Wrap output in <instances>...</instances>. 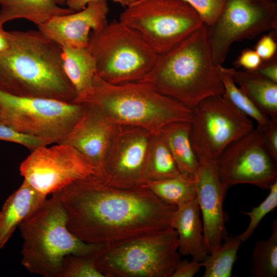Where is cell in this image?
I'll return each instance as SVG.
<instances>
[{
  "mask_svg": "<svg viewBox=\"0 0 277 277\" xmlns=\"http://www.w3.org/2000/svg\"><path fill=\"white\" fill-rule=\"evenodd\" d=\"M199 14L207 26L213 24L222 12L225 0H183Z\"/></svg>",
  "mask_w": 277,
  "mask_h": 277,
  "instance_id": "32",
  "label": "cell"
},
{
  "mask_svg": "<svg viewBox=\"0 0 277 277\" xmlns=\"http://www.w3.org/2000/svg\"><path fill=\"white\" fill-rule=\"evenodd\" d=\"M53 193L64 207L69 230L87 243L104 247L172 227L177 208L146 188L111 187L98 175L78 181Z\"/></svg>",
  "mask_w": 277,
  "mask_h": 277,
  "instance_id": "1",
  "label": "cell"
},
{
  "mask_svg": "<svg viewBox=\"0 0 277 277\" xmlns=\"http://www.w3.org/2000/svg\"><path fill=\"white\" fill-rule=\"evenodd\" d=\"M236 236H227L203 262L204 277H231L233 265L242 244Z\"/></svg>",
  "mask_w": 277,
  "mask_h": 277,
  "instance_id": "27",
  "label": "cell"
},
{
  "mask_svg": "<svg viewBox=\"0 0 277 277\" xmlns=\"http://www.w3.org/2000/svg\"><path fill=\"white\" fill-rule=\"evenodd\" d=\"M83 104L85 108L82 115L61 144L74 148L101 173L118 126L109 122L94 107Z\"/></svg>",
  "mask_w": 277,
  "mask_h": 277,
  "instance_id": "17",
  "label": "cell"
},
{
  "mask_svg": "<svg viewBox=\"0 0 277 277\" xmlns=\"http://www.w3.org/2000/svg\"><path fill=\"white\" fill-rule=\"evenodd\" d=\"M181 174L160 132L153 134L146 170L147 183L175 177Z\"/></svg>",
  "mask_w": 277,
  "mask_h": 277,
  "instance_id": "26",
  "label": "cell"
},
{
  "mask_svg": "<svg viewBox=\"0 0 277 277\" xmlns=\"http://www.w3.org/2000/svg\"><path fill=\"white\" fill-rule=\"evenodd\" d=\"M74 103L92 106L116 125L140 127L152 134L170 123L191 120V109L149 83L112 84L96 74L90 89Z\"/></svg>",
  "mask_w": 277,
  "mask_h": 277,
  "instance_id": "4",
  "label": "cell"
},
{
  "mask_svg": "<svg viewBox=\"0 0 277 277\" xmlns=\"http://www.w3.org/2000/svg\"><path fill=\"white\" fill-rule=\"evenodd\" d=\"M24 181L47 196L78 181L98 175L99 169L72 147L56 144L31 151L19 166Z\"/></svg>",
  "mask_w": 277,
  "mask_h": 277,
  "instance_id": "12",
  "label": "cell"
},
{
  "mask_svg": "<svg viewBox=\"0 0 277 277\" xmlns=\"http://www.w3.org/2000/svg\"><path fill=\"white\" fill-rule=\"evenodd\" d=\"M100 0H65L67 7L74 12L83 9L90 2ZM112 1L122 5V0H112Z\"/></svg>",
  "mask_w": 277,
  "mask_h": 277,
  "instance_id": "38",
  "label": "cell"
},
{
  "mask_svg": "<svg viewBox=\"0 0 277 277\" xmlns=\"http://www.w3.org/2000/svg\"><path fill=\"white\" fill-rule=\"evenodd\" d=\"M269 193L265 199L258 206L252 209L250 211L241 212L247 215L250 221L246 229L237 237L242 242L250 238L262 220L277 206V182L269 189Z\"/></svg>",
  "mask_w": 277,
  "mask_h": 277,
  "instance_id": "30",
  "label": "cell"
},
{
  "mask_svg": "<svg viewBox=\"0 0 277 277\" xmlns=\"http://www.w3.org/2000/svg\"><path fill=\"white\" fill-rule=\"evenodd\" d=\"M203 267V262L194 260H181L177 264L171 277H193Z\"/></svg>",
  "mask_w": 277,
  "mask_h": 277,
  "instance_id": "35",
  "label": "cell"
},
{
  "mask_svg": "<svg viewBox=\"0 0 277 277\" xmlns=\"http://www.w3.org/2000/svg\"><path fill=\"white\" fill-rule=\"evenodd\" d=\"M56 3L60 6H63L65 5V0H55Z\"/></svg>",
  "mask_w": 277,
  "mask_h": 277,
  "instance_id": "41",
  "label": "cell"
},
{
  "mask_svg": "<svg viewBox=\"0 0 277 277\" xmlns=\"http://www.w3.org/2000/svg\"><path fill=\"white\" fill-rule=\"evenodd\" d=\"M191 109L190 135L197 158L216 160L230 143L254 129L252 119L222 95L209 96Z\"/></svg>",
  "mask_w": 277,
  "mask_h": 277,
  "instance_id": "11",
  "label": "cell"
},
{
  "mask_svg": "<svg viewBox=\"0 0 277 277\" xmlns=\"http://www.w3.org/2000/svg\"><path fill=\"white\" fill-rule=\"evenodd\" d=\"M152 135L140 127L118 126L102 168L103 182L122 189L144 188Z\"/></svg>",
  "mask_w": 277,
  "mask_h": 277,
  "instance_id": "14",
  "label": "cell"
},
{
  "mask_svg": "<svg viewBox=\"0 0 277 277\" xmlns=\"http://www.w3.org/2000/svg\"><path fill=\"white\" fill-rule=\"evenodd\" d=\"M137 1L138 0H122L121 5L123 7H127Z\"/></svg>",
  "mask_w": 277,
  "mask_h": 277,
  "instance_id": "40",
  "label": "cell"
},
{
  "mask_svg": "<svg viewBox=\"0 0 277 277\" xmlns=\"http://www.w3.org/2000/svg\"><path fill=\"white\" fill-rule=\"evenodd\" d=\"M229 70L235 83L252 102L270 118H277V83L255 71Z\"/></svg>",
  "mask_w": 277,
  "mask_h": 277,
  "instance_id": "21",
  "label": "cell"
},
{
  "mask_svg": "<svg viewBox=\"0 0 277 277\" xmlns=\"http://www.w3.org/2000/svg\"><path fill=\"white\" fill-rule=\"evenodd\" d=\"M88 48L97 76L112 84L141 81L158 55L138 33L116 21L91 32Z\"/></svg>",
  "mask_w": 277,
  "mask_h": 277,
  "instance_id": "7",
  "label": "cell"
},
{
  "mask_svg": "<svg viewBox=\"0 0 277 277\" xmlns=\"http://www.w3.org/2000/svg\"><path fill=\"white\" fill-rule=\"evenodd\" d=\"M207 27L213 62L223 65L235 42L277 29L276 0H225L220 15Z\"/></svg>",
  "mask_w": 277,
  "mask_h": 277,
  "instance_id": "10",
  "label": "cell"
},
{
  "mask_svg": "<svg viewBox=\"0 0 277 277\" xmlns=\"http://www.w3.org/2000/svg\"><path fill=\"white\" fill-rule=\"evenodd\" d=\"M18 227L23 240L22 265L45 277H58L66 255L94 254L104 248L87 243L69 230L66 211L54 193Z\"/></svg>",
  "mask_w": 277,
  "mask_h": 277,
  "instance_id": "5",
  "label": "cell"
},
{
  "mask_svg": "<svg viewBox=\"0 0 277 277\" xmlns=\"http://www.w3.org/2000/svg\"><path fill=\"white\" fill-rule=\"evenodd\" d=\"M164 203L179 207L196 197L194 175L181 173L165 180L148 182L144 187Z\"/></svg>",
  "mask_w": 277,
  "mask_h": 277,
  "instance_id": "24",
  "label": "cell"
},
{
  "mask_svg": "<svg viewBox=\"0 0 277 277\" xmlns=\"http://www.w3.org/2000/svg\"><path fill=\"white\" fill-rule=\"evenodd\" d=\"M74 12L55 0H0V30L9 21L25 19L42 25L54 16Z\"/></svg>",
  "mask_w": 277,
  "mask_h": 277,
  "instance_id": "20",
  "label": "cell"
},
{
  "mask_svg": "<svg viewBox=\"0 0 277 277\" xmlns=\"http://www.w3.org/2000/svg\"><path fill=\"white\" fill-rule=\"evenodd\" d=\"M9 47L0 54V89L14 95L74 103L62 48L41 31H6Z\"/></svg>",
  "mask_w": 277,
  "mask_h": 277,
  "instance_id": "2",
  "label": "cell"
},
{
  "mask_svg": "<svg viewBox=\"0 0 277 277\" xmlns=\"http://www.w3.org/2000/svg\"><path fill=\"white\" fill-rule=\"evenodd\" d=\"M251 269L253 277L277 276V220L272 223V232L265 240L258 241L252 251Z\"/></svg>",
  "mask_w": 277,
  "mask_h": 277,
  "instance_id": "28",
  "label": "cell"
},
{
  "mask_svg": "<svg viewBox=\"0 0 277 277\" xmlns=\"http://www.w3.org/2000/svg\"><path fill=\"white\" fill-rule=\"evenodd\" d=\"M177 234L173 227L104 247L95 263L104 277H171L181 260Z\"/></svg>",
  "mask_w": 277,
  "mask_h": 277,
  "instance_id": "6",
  "label": "cell"
},
{
  "mask_svg": "<svg viewBox=\"0 0 277 277\" xmlns=\"http://www.w3.org/2000/svg\"><path fill=\"white\" fill-rule=\"evenodd\" d=\"M276 161L266 145L264 133L256 128L230 143L215 160L227 190L242 184L269 189L277 182Z\"/></svg>",
  "mask_w": 277,
  "mask_h": 277,
  "instance_id": "13",
  "label": "cell"
},
{
  "mask_svg": "<svg viewBox=\"0 0 277 277\" xmlns=\"http://www.w3.org/2000/svg\"><path fill=\"white\" fill-rule=\"evenodd\" d=\"M263 133L266 145L277 161V118H271L268 128Z\"/></svg>",
  "mask_w": 277,
  "mask_h": 277,
  "instance_id": "36",
  "label": "cell"
},
{
  "mask_svg": "<svg viewBox=\"0 0 277 277\" xmlns=\"http://www.w3.org/2000/svg\"><path fill=\"white\" fill-rule=\"evenodd\" d=\"M9 41L4 29L0 30V54L4 52L9 47Z\"/></svg>",
  "mask_w": 277,
  "mask_h": 277,
  "instance_id": "39",
  "label": "cell"
},
{
  "mask_svg": "<svg viewBox=\"0 0 277 277\" xmlns=\"http://www.w3.org/2000/svg\"><path fill=\"white\" fill-rule=\"evenodd\" d=\"M217 72L224 86L223 97L236 109L254 120L256 129L263 132L266 131L271 118L262 112L235 83L229 68L217 66Z\"/></svg>",
  "mask_w": 277,
  "mask_h": 277,
  "instance_id": "25",
  "label": "cell"
},
{
  "mask_svg": "<svg viewBox=\"0 0 277 277\" xmlns=\"http://www.w3.org/2000/svg\"><path fill=\"white\" fill-rule=\"evenodd\" d=\"M47 196L26 181L5 201L0 211V249L3 248L19 225L44 202Z\"/></svg>",
  "mask_w": 277,
  "mask_h": 277,
  "instance_id": "19",
  "label": "cell"
},
{
  "mask_svg": "<svg viewBox=\"0 0 277 277\" xmlns=\"http://www.w3.org/2000/svg\"><path fill=\"white\" fill-rule=\"evenodd\" d=\"M192 109L203 100L222 95L224 86L213 62L203 24L177 45L162 54L141 81Z\"/></svg>",
  "mask_w": 277,
  "mask_h": 277,
  "instance_id": "3",
  "label": "cell"
},
{
  "mask_svg": "<svg viewBox=\"0 0 277 277\" xmlns=\"http://www.w3.org/2000/svg\"><path fill=\"white\" fill-rule=\"evenodd\" d=\"M0 140L21 145L31 151L38 147L50 145L41 138L26 134L1 122Z\"/></svg>",
  "mask_w": 277,
  "mask_h": 277,
  "instance_id": "31",
  "label": "cell"
},
{
  "mask_svg": "<svg viewBox=\"0 0 277 277\" xmlns=\"http://www.w3.org/2000/svg\"><path fill=\"white\" fill-rule=\"evenodd\" d=\"M84 108L83 104L18 96L0 89V122L50 145L64 140Z\"/></svg>",
  "mask_w": 277,
  "mask_h": 277,
  "instance_id": "9",
  "label": "cell"
},
{
  "mask_svg": "<svg viewBox=\"0 0 277 277\" xmlns=\"http://www.w3.org/2000/svg\"><path fill=\"white\" fill-rule=\"evenodd\" d=\"M96 254L66 255L58 277H104L96 267Z\"/></svg>",
  "mask_w": 277,
  "mask_h": 277,
  "instance_id": "29",
  "label": "cell"
},
{
  "mask_svg": "<svg viewBox=\"0 0 277 277\" xmlns=\"http://www.w3.org/2000/svg\"><path fill=\"white\" fill-rule=\"evenodd\" d=\"M119 21L138 33L157 54L173 48L204 24L183 0H138L126 7Z\"/></svg>",
  "mask_w": 277,
  "mask_h": 277,
  "instance_id": "8",
  "label": "cell"
},
{
  "mask_svg": "<svg viewBox=\"0 0 277 277\" xmlns=\"http://www.w3.org/2000/svg\"><path fill=\"white\" fill-rule=\"evenodd\" d=\"M254 50L263 61L276 56L277 44L271 34H265L256 43Z\"/></svg>",
  "mask_w": 277,
  "mask_h": 277,
  "instance_id": "33",
  "label": "cell"
},
{
  "mask_svg": "<svg viewBox=\"0 0 277 277\" xmlns=\"http://www.w3.org/2000/svg\"><path fill=\"white\" fill-rule=\"evenodd\" d=\"M109 11L106 0L93 1L81 10L54 16L37 28L61 47L87 48L91 32L108 23Z\"/></svg>",
  "mask_w": 277,
  "mask_h": 277,
  "instance_id": "16",
  "label": "cell"
},
{
  "mask_svg": "<svg viewBox=\"0 0 277 277\" xmlns=\"http://www.w3.org/2000/svg\"><path fill=\"white\" fill-rule=\"evenodd\" d=\"M201 216L196 197L177 207L173 213L172 226L177 234L180 254L191 256L192 260L203 262L209 253Z\"/></svg>",
  "mask_w": 277,
  "mask_h": 277,
  "instance_id": "18",
  "label": "cell"
},
{
  "mask_svg": "<svg viewBox=\"0 0 277 277\" xmlns=\"http://www.w3.org/2000/svg\"><path fill=\"white\" fill-rule=\"evenodd\" d=\"M269 80L277 83V56L262 62L258 68L254 70Z\"/></svg>",
  "mask_w": 277,
  "mask_h": 277,
  "instance_id": "37",
  "label": "cell"
},
{
  "mask_svg": "<svg viewBox=\"0 0 277 277\" xmlns=\"http://www.w3.org/2000/svg\"><path fill=\"white\" fill-rule=\"evenodd\" d=\"M0 121H1V110H0Z\"/></svg>",
  "mask_w": 277,
  "mask_h": 277,
  "instance_id": "42",
  "label": "cell"
},
{
  "mask_svg": "<svg viewBox=\"0 0 277 277\" xmlns=\"http://www.w3.org/2000/svg\"><path fill=\"white\" fill-rule=\"evenodd\" d=\"M198 160L199 167L194 175L196 200L210 254L228 236L226 223L229 217L223 207L228 190L221 180L215 160L204 157Z\"/></svg>",
  "mask_w": 277,
  "mask_h": 277,
  "instance_id": "15",
  "label": "cell"
},
{
  "mask_svg": "<svg viewBox=\"0 0 277 277\" xmlns=\"http://www.w3.org/2000/svg\"><path fill=\"white\" fill-rule=\"evenodd\" d=\"M62 48L64 68L76 92V100L92 86L96 74L95 61L88 47Z\"/></svg>",
  "mask_w": 277,
  "mask_h": 277,
  "instance_id": "23",
  "label": "cell"
},
{
  "mask_svg": "<svg viewBox=\"0 0 277 277\" xmlns=\"http://www.w3.org/2000/svg\"><path fill=\"white\" fill-rule=\"evenodd\" d=\"M190 130V122L178 121L166 125L160 133L181 173L194 175L199 160L192 147Z\"/></svg>",
  "mask_w": 277,
  "mask_h": 277,
  "instance_id": "22",
  "label": "cell"
},
{
  "mask_svg": "<svg viewBox=\"0 0 277 277\" xmlns=\"http://www.w3.org/2000/svg\"><path fill=\"white\" fill-rule=\"evenodd\" d=\"M262 62V60L254 49H246L242 51L233 65L236 68L242 67L246 70L254 71Z\"/></svg>",
  "mask_w": 277,
  "mask_h": 277,
  "instance_id": "34",
  "label": "cell"
}]
</instances>
